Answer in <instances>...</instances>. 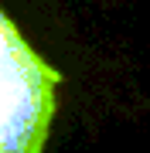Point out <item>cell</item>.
I'll return each instance as SVG.
<instances>
[{
  "label": "cell",
  "mask_w": 150,
  "mask_h": 153,
  "mask_svg": "<svg viewBox=\"0 0 150 153\" xmlns=\"http://www.w3.org/2000/svg\"><path fill=\"white\" fill-rule=\"evenodd\" d=\"M61 75L0 10V153H41Z\"/></svg>",
  "instance_id": "1"
}]
</instances>
